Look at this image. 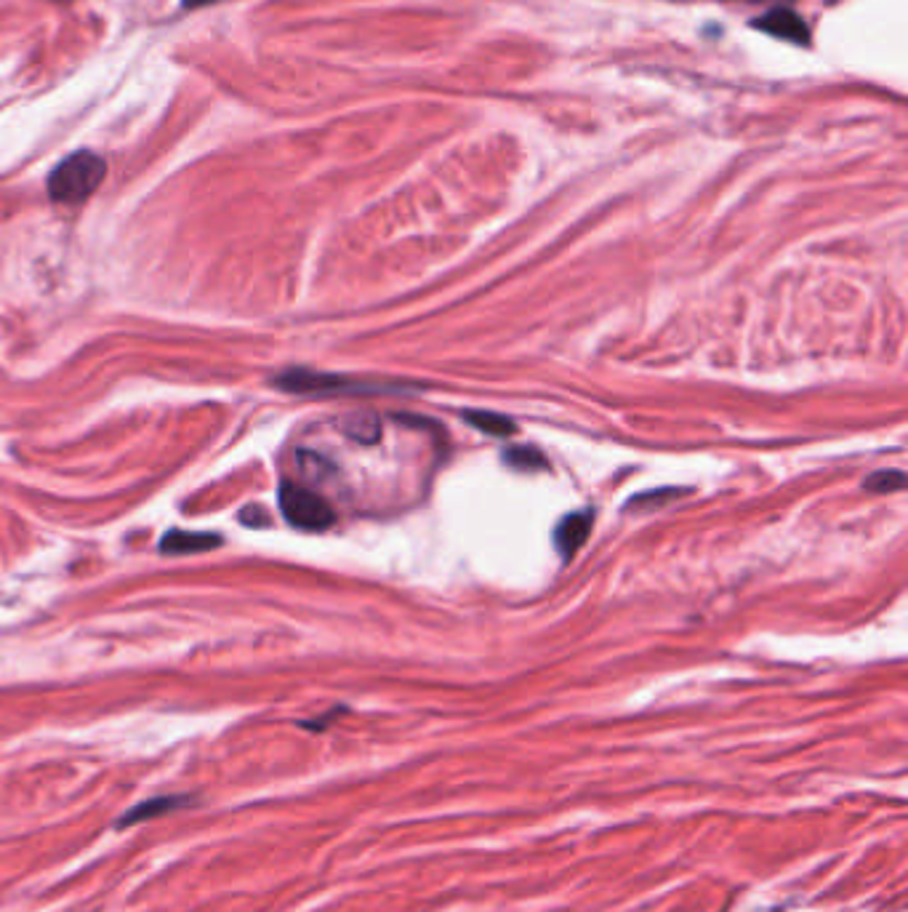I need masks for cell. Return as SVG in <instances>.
I'll use <instances>...</instances> for the list:
<instances>
[{
	"label": "cell",
	"mask_w": 908,
	"mask_h": 912,
	"mask_svg": "<svg viewBox=\"0 0 908 912\" xmlns=\"http://www.w3.org/2000/svg\"><path fill=\"white\" fill-rule=\"evenodd\" d=\"M749 3H760V0H749Z\"/></svg>",
	"instance_id": "cell-14"
},
{
	"label": "cell",
	"mask_w": 908,
	"mask_h": 912,
	"mask_svg": "<svg viewBox=\"0 0 908 912\" xmlns=\"http://www.w3.org/2000/svg\"><path fill=\"white\" fill-rule=\"evenodd\" d=\"M280 509L288 524L301 528V531H323V528L333 526V518H336L323 496L291 481L280 486Z\"/></svg>",
	"instance_id": "cell-3"
},
{
	"label": "cell",
	"mask_w": 908,
	"mask_h": 912,
	"mask_svg": "<svg viewBox=\"0 0 908 912\" xmlns=\"http://www.w3.org/2000/svg\"><path fill=\"white\" fill-rule=\"evenodd\" d=\"M107 163L91 150H78L65 158L48 176V195L56 204H84L104 182Z\"/></svg>",
	"instance_id": "cell-1"
},
{
	"label": "cell",
	"mask_w": 908,
	"mask_h": 912,
	"mask_svg": "<svg viewBox=\"0 0 908 912\" xmlns=\"http://www.w3.org/2000/svg\"><path fill=\"white\" fill-rule=\"evenodd\" d=\"M339 427H342V432L346 438L363 446L376 443V440L381 438V419L370 411L346 414V417L339 419Z\"/></svg>",
	"instance_id": "cell-7"
},
{
	"label": "cell",
	"mask_w": 908,
	"mask_h": 912,
	"mask_svg": "<svg viewBox=\"0 0 908 912\" xmlns=\"http://www.w3.org/2000/svg\"><path fill=\"white\" fill-rule=\"evenodd\" d=\"M591 534V513H571L560 520L554 528V545H557L560 556L571 558L582 550L586 539Z\"/></svg>",
	"instance_id": "cell-5"
},
{
	"label": "cell",
	"mask_w": 908,
	"mask_h": 912,
	"mask_svg": "<svg viewBox=\"0 0 908 912\" xmlns=\"http://www.w3.org/2000/svg\"><path fill=\"white\" fill-rule=\"evenodd\" d=\"M464 419H466V425H472L475 430H480L483 436H490V438H512L517 432L514 421L496 411H477V408H466Z\"/></svg>",
	"instance_id": "cell-8"
},
{
	"label": "cell",
	"mask_w": 908,
	"mask_h": 912,
	"mask_svg": "<svg viewBox=\"0 0 908 912\" xmlns=\"http://www.w3.org/2000/svg\"><path fill=\"white\" fill-rule=\"evenodd\" d=\"M752 28L773 37H780V41L794 43V46H810V24L805 22L802 14H797L788 6H775V9L765 11V14L754 19Z\"/></svg>",
	"instance_id": "cell-4"
},
{
	"label": "cell",
	"mask_w": 908,
	"mask_h": 912,
	"mask_svg": "<svg viewBox=\"0 0 908 912\" xmlns=\"http://www.w3.org/2000/svg\"><path fill=\"white\" fill-rule=\"evenodd\" d=\"M503 462L514 470H525V473L546 468V457L533 446H512V449L503 451Z\"/></svg>",
	"instance_id": "cell-10"
},
{
	"label": "cell",
	"mask_w": 908,
	"mask_h": 912,
	"mask_svg": "<svg viewBox=\"0 0 908 912\" xmlns=\"http://www.w3.org/2000/svg\"><path fill=\"white\" fill-rule=\"evenodd\" d=\"M275 385L294 395H392L395 389L400 393V387L392 385H374V382H357L350 376L309 369L286 371L283 376H277Z\"/></svg>",
	"instance_id": "cell-2"
},
{
	"label": "cell",
	"mask_w": 908,
	"mask_h": 912,
	"mask_svg": "<svg viewBox=\"0 0 908 912\" xmlns=\"http://www.w3.org/2000/svg\"><path fill=\"white\" fill-rule=\"evenodd\" d=\"M222 545V537L219 534H206V531H168L163 537L160 550L174 552V556H185V552H206L213 550V547Z\"/></svg>",
	"instance_id": "cell-6"
},
{
	"label": "cell",
	"mask_w": 908,
	"mask_h": 912,
	"mask_svg": "<svg viewBox=\"0 0 908 912\" xmlns=\"http://www.w3.org/2000/svg\"><path fill=\"white\" fill-rule=\"evenodd\" d=\"M181 803H187V798H155V801H144L139 803L129 811V814L121 816V822H118V827H129V825H139V822H147L153 820V816H160V814H168V811H176L181 806Z\"/></svg>",
	"instance_id": "cell-9"
},
{
	"label": "cell",
	"mask_w": 908,
	"mask_h": 912,
	"mask_svg": "<svg viewBox=\"0 0 908 912\" xmlns=\"http://www.w3.org/2000/svg\"><path fill=\"white\" fill-rule=\"evenodd\" d=\"M679 492L677 488H664V492H647V494H640L634 496L632 502H629L627 509H651V507H661L666 505V502H672V496H677Z\"/></svg>",
	"instance_id": "cell-12"
},
{
	"label": "cell",
	"mask_w": 908,
	"mask_h": 912,
	"mask_svg": "<svg viewBox=\"0 0 908 912\" xmlns=\"http://www.w3.org/2000/svg\"><path fill=\"white\" fill-rule=\"evenodd\" d=\"M863 488L872 494H895L906 488V473L904 470H879L863 481Z\"/></svg>",
	"instance_id": "cell-11"
},
{
	"label": "cell",
	"mask_w": 908,
	"mask_h": 912,
	"mask_svg": "<svg viewBox=\"0 0 908 912\" xmlns=\"http://www.w3.org/2000/svg\"><path fill=\"white\" fill-rule=\"evenodd\" d=\"M208 3H213V0H185L187 9H200V6H208Z\"/></svg>",
	"instance_id": "cell-13"
}]
</instances>
